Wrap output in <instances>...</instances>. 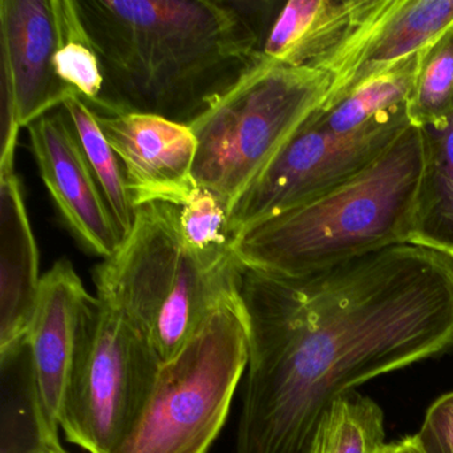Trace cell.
<instances>
[{
  "label": "cell",
  "mask_w": 453,
  "mask_h": 453,
  "mask_svg": "<svg viewBox=\"0 0 453 453\" xmlns=\"http://www.w3.org/2000/svg\"><path fill=\"white\" fill-rule=\"evenodd\" d=\"M179 209L182 238L200 261L224 266L237 259L229 213L216 195L197 187Z\"/></svg>",
  "instance_id": "cell-22"
},
{
  "label": "cell",
  "mask_w": 453,
  "mask_h": 453,
  "mask_svg": "<svg viewBox=\"0 0 453 453\" xmlns=\"http://www.w3.org/2000/svg\"><path fill=\"white\" fill-rule=\"evenodd\" d=\"M27 132L39 173L65 226L89 253L110 258L124 238L65 111L42 116Z\"/></svg>",
  "instance_id": "cell-10"
},
{
  "label": "cell",
  "mask_w": 453,
  "mask_h": 453,
  "mask_svg": "<svg viewBox=\"0 0 453 453\" xmlns=\"http://www.w3.org/2000/svg\"><path fill=\"white\" fill-rule=\"evenodd\" d=\"M91 298L71 261L58 259L42 277L35 309L26 331L44 413L57 434L79 327Z\"/></svg>",
  "instance_id": "cell-13"
},
{
  "label": "cell",
  "mask_w": 453,
  "mask_h": 453,
  "mask_svg": "<svg viewBox=\"0 0 453 453\" xmlns=\"http://www.w3.org/2000/svg\"><path fill=\"white\" fill-rule=\"evenodd\" d=\"M420 54L405 58L388 70L363 81L330 110L312 113L306 124L334 134H349L387 113L407 108Z\"/></svg>",
  "instance_id": "cell-18"
},
{
  "label": "cell",
  "mask_w": 453,
  "mask_h": 453,
  "mask_svg": "<svg viewBox=\"0 0 453 453\" xmlns=\"http://www.w3.org/2000/svg\"><path fill=\"white\" fill-rule=\"evenodd\" d=\"M245 391L233 453H304L331 405L453 349V259L407 242L303 277L243 267Z\"/></svg>",
  "instance_id": "cell-1"
},
{
  "label": "cell",
  "mask_w": 453,
  "mask_h": 453,
  "mask_svg": "<svg viewBox=\"0 0 453 453\" xmlns=\"http://www.w3.org/2000/svg\"><path fill=\"white\" fill-rule=\"evenodd\" d=\"M248 359L240 296L163 363L147 407L118 453H208L226 423Z\"/></svg>",
  "instance_id": "cell-6"
},
{
  "label": "cell",
  "mask_w": 453,
  "mask_h": 453,
  "mask_svg": "<svg viewBox=\"0 0 453 453\" xmlns=\"http://www.w3.org/2000/svg\"><path fill=\"white\" fill-rule=\"evenodd\" d=\"M415 437L424 453H453V392L428 408Z\"/></svg>",
  "instance_id": "cell-23"
},
{
  "label": "cell",
  "mask_w": 453,
  "mask_h": 453,
  "mask_svg": "<svg viewBox=\"0 0 453 453\" xmlns=\"http://www.w3.org/2000/svg\"><path fill=\"white\" fill-rule=\"evenodd\" d=\"M331 76L314 68L257 65L190 124L198 142L193 176L232 213L325 102Z\"/></svg>",
  "instance_id": "cell-5"
},
{
  "label": "cell",
  "mask_w": 453,
  "mask_h": 453,
  "mask_svg": "<svg viewBox=\"0 0 453 453\" xmlns=\"http://www.w3.org/2000/svg\"><path fill=\"white\" fill-rule=\"evenodd\" d=\"M163 363L129 320L92 296L60 413L68 441L88 453H118L139 423Z\"/></svg>",
  "instance_id": "cell-7"
},
{
  "label": "cell",
  "mask_w": 453,
  "mask_h": 453,
  "mask_svg": "<svg viewBox=\"0 0 453 453\" xmlns=\"http://www.w3.org/2000/svg\"><path fill=\"white\" fill-rule=\"evenodd\" d=\"M423 134L426 171L411 242L453 259V116L440 128H424Z\"/></svg>",
  "instance_id": "cell-17"
},
{
  "label": "cell",
  "mask_w": 453,
  "mask_h": 453,
  "mask_svg": "<svg viewBox=\"0 0 453 453\" xmlns=\"http://www.w3.org/2000/svg\"><path fill=\"white\" fill-rule=\"evenodd\" d=\"M0 453H67L44 413L26 335L0 349Z\"/></svg>",
  "instance_id": "cell-16"
},
{
  "label": "cell",
  "mask_w": 453,
  "mask_h": 453,
  "mask_svg": "<svg viewBox=\"0 0 453 453\" xmlns=\"http://www.w3.org/2000/svg\"><path fill=\"white\" fill-rule=\"evenodd\" d=\"M2 262H0V349L26 335L42 277L39 253L14 169L0 171Z\"/></svg>",
  "instance_id": "cell-15"
},
{
  "label": "cell",
  "mask_w": 453,
  "mask_h": 453,
  "mask_svg": "<svg viewBox=\"0 0 453 453\" xmlns=\"http://www.w3.org/2000/svg\"><path fill=\"white\" fill-rule=\"evenodd\" d=\"M62 108L70 120L84 157L107 201L119 230L126 238L134 226L136 208L127 187L123 166L105 139L97 123L96 113L83 100L76 96L70 97Z\"/></svg>",
  "instance_id": "cell-20"
},
{
  "label": "cell",
  "mask_w": 453,
  "mask_h": 453,
  "mask_svg": "<svg viewBox=\"0 0 453 453\" xmlns=\"http://www.w3.org/2000/svg\"><path fill=\"white\" fill-rule=\"evenodd\" d=\"M59 0H0L2 153L0 171L14 168L18 134L75 97L57 73Z\"/></svg>",
  "instance_id": "cell-9"
},
{
  "label": "cell",
  "mask_w": 453,
  "mask_h": 453,
  "mask_svg": "<svg viewBox=\"0 0 453 453\" xmlns=\"http://www.w3.org/2000/svg\"><path fill=\"white\" fill-rule=\"evenodd\" d=\"M411 126L407 108L387 113L349 134L304 123L229 216L234 238L352 179L378 160Z\"/></svg>",
  "instance_id": "cell-8"
},
{
  "label": "cell",
  "mask_w": 453,
  "mask_h": 453,
  "mask_svg": "<svg viewBox=\"0 0 453 453\" xmlns=\"http://www.w3.org/2000/svg\"><path fill=\"white\" fill-rule=\"evenodd\" d=\"M411 126L440 128L453 116V26L420 54L407 103Z\"/></svg>",
  "instance_id": "cell-21"
},
{
  "label": "cell",
  "mask_w": 453,
  "mask_h": 453,
  "mask_svg": "<svg viewBox=\"0 0 453 453\" xmlns=\"http://www.w3.org/2000/svg\"><path fill=\"white\" fill-rule=\"evenodd\" d=\"M380 453H399L397 452L396 442H391V444L387 442L386 447L381 449Z\"/></svg>",
  "instance_id": "cell-25"
},
{
  "label": "cell",
  "mask_w": 453,
  "mask_h": 453,
  "mask_svg": "<svg viewBox=\"0 0 453 453\" xmlns=\"http://www.w3.org/2000/svg\"><path fill=\"white\" fill-rule=\"evenodd\" d=\"M96 119L123 166L134 208L187 203L198 187L193 176L198 142L189 126L147 113Z\"/></svg>",
  "instance_id": "cell-11"
},
{
  "label": "cell",
  "mask_w": 453,
  "mask_h": 453,
  "mask_svg": "<svg viewBox=\"0 0 453 453\" xmlns=\"http://www.w3.org/2000/svg\"><path fill=\"white\" fill-rule=\"evenodd\" d=\"M396 447L397 452L399 453H424L420 444H418V440H416L415 434L400 440V441L396 442Z\"/></svg>",
  "instance_id": "cell-24"
},
{
  "label": "cell",
  "mask_w": 453,
  "mask_h": 453,
  "mask_svg": "<svg viewBox=\"0 0 453 453\" xmlns=\"http://www.w3.org/2000/svg\"><path fill=\"white\" fill-rule=\"evenodd\" d=\"M238 259L209 266L189 250L180 209L150 203L110 258L94 270L97 299L123 315L163 362L173 357L219 309L241 296Z\"/></svg>",
  "instance_id": "cell-4"
},
{
  "label": "cell",
  "mask_w": 453,
  "mask_h": 453,
  "mask_svg": "<svg viewBox=\"0 0 453 453\" xmlns=\"http://www.w3.org/2000/svg\"><path fill=\"white\" fill-rule=\"evenodd\" d=\"M118 115L190 126L258 62L277 2L75 0Z\"/></svg>",
  "instance_id": "cell-2"
},
{
  "label": "cell",
  "mask_w": 453,
  "mask_h": 453,
  "mask_svg": "<svg viewBox=\"0 0 453 453\" xmlns=\"http://www.w3.org/2000/svg\"><path fill=\"white\" fill-rule=\"evenodd\" d=\"M384 4L386 0H290L280 4L259 60L325 73Z\"/></svg>",
  "instance_id": "cell-14"
},
{
  "label": "cell",
  "mask_w": 453,
  "mask_h": 453,
  "mask_svg": "<svg viewBox=\"0 0 453 453\" xmlns=\"http://www.w3.org/2000/svg\"><path fill=\"white\" fill-rule=\"evenodd\" d=\"M60 46L55 58L60 81L97 116H118L108 99L102 62L81 23L75 0H59Z\"/></svg>",
  "instance_id": "cell-19"
},
{
  "label": "cell",
  "mask_w": 453,
  "mask_h": 453,
  "mask_svg": "<svg viewBox=\"0 0 453 453\" xmlns=\"http://www.w3.org/2000/svg\"><path fill=\"white\" fill-rule=\"evenodd\" d=\"M424 171L423 129L410 126L357 176L241 233L235 257L246 269L296 278L411 242Z\"/></svg>",
  "instance_id": "cell-3"
},
{
  "label": "cell",
  "mask_w": 453,
  "mask_h": 453,
  "mask_svg": "<svg viewBox=\"0 0 453 453\" xmlns=\"http://www.w3.org/2000/svg\"><path fill=\"white\" fill-rule=\"evenodd\" d=\"M453 26V0H386L380 12L327 65V111L359 84L431 46Z\"/></svg>",
  "instance_id": "cell-12"
}]
</instances>
